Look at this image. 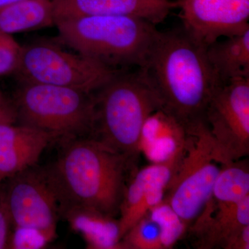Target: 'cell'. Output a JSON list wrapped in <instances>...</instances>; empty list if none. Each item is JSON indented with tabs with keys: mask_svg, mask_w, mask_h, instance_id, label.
<instances>
[{
	"mask_svg": "<svg viewBox=\"0 0 249 249\" xmlns=\"http://www.w3.org/2000/svg\"><path fill=\"white\" fill-rule=\"evenodd\" d=\"M55 24L53 0H22L0 9V34L42 29Z\"/></svg>",
	"mask_w": 249,
	"mask_h": 249,
	"instance_id": "2e32d148",
	"label": "cell"
},
{
	"mask_svg": "<svg viewBox=\"0 0 249 249\" xmlns=\"http://www.w3.org/2000/svg\"><path fill=\"white\" fill-rule=\"evenodd\" d=\"M66 219L73 229L83 234L90 249H122L118 218L85 212Z\"/></svg>",
	"mask_w": 249,
	"mask_h": 249,
	"instance_id": "e0dca14e",
	"label": "cell"
},
{
	"mask_svg": "<svg viewBox=\"0 0 249 249\" xmlns=\"http://www.w3.org/2000/svg\"><path fill=\"white\" fill-rule=\"evenodd\" d=\"M13 229L9 211L2 195H0V249L12 248Z\"/></svg>",
	"mask_w": 249,
	"mask_h": 249,
	"instance_id": "44dd1931",
	"label": "cell"
},
{
	"mask_svg": "<svg viewBox=\"0 0 249 249\" xmlns=\"http://www.w3.org/2000/svg\"><path fill=\"white\" fill-rule=\"evenodd\" d=\"M21 1L22 0H0V9Z\"/></svg>",
	"mask_w": 249,
	"mask_h": 249,
	"instance_id": "603a6c76",
	"label": "cell"
},
{
	"mask_svg": "<svg viewBox=\"0 0 249 249\" xmlns=\"http://www.w3.org/2000/svg\"><path fill=\"white\" fill-rule=\"evenodd\" d=\"M147 214L160 228L163 249L173 248L187 232L184 223L164 199Z\"/></svg>",
	"mask_w": 249,
	"mask_h": 249,
	"instance_id": "ac0fdd59",
	"label": "cell"
},
{
	"mask_svg": "<svg viewBox=\"0 0 249 249\" xmlns=\"http://www.w3.org/2000/svg\"><path fill=\"white\" fill-rule=\"evenodd\" d=\"M222 165L206 124L184 139V150L167 188L164 200L188 229L212 194Z\"/></svg>",
	"mask_w": 249,
	"mask_h": 249,
	"instance_id": "52a82bcc",
	"label": "cell"
},
{
	"mask_svg": "<svg viewBox=\"0 0 249 249\" xmlns=\"http://www.w3.org/2000/svg\"><path fill=\"white\" fill-rule=\"evenodd\" d=\"M59 139L29 126L0 124V182L37 165L46 148Z\"/></svg>",
	"mask_w": 249,
	"mask_h": 249,
	"instance_id": "7c38bea8",
	"label": "cell"
},
{
	"mask_svg": "<svg viewBox=\"0 0 249 249\" xmlns=\"http://www.w3.org/2000/svg\"><path fill=\"white\" fill-rule=\"evenodd\" d=\"M14 106L19 124L53 134L62 142L92 137L96 118L93 92L22 82Z\"/></svg>",
	"mask_w": 249,
	"mask_h": 249,
	"instance_id": "5b68a950",
	"label": "cell"
},
{
	"mask_svg": "<svg viewBox=\"0 0 249 249\" xmlns=\"http://www.w3.org/2000/svg\"><path fill=\"white\" fill-rule=\"evenodd\" d=\"M55 24L64 43L113 70L142 67L159 31L148 21L127 16H73Z\"/></svg>",
	"mask_w": 249,
	"mask_h": 249,
	"instance_id": "3957f363",
	"label": "cell"
},
{
	"mask_svg": "<svg viewBox=\"0 0 249 249\" xmlns=\"http://www.w3.org/2000/svg\"><path fill=\"white\" fill-rule=\"evenodd\" d=\"M205 122L221 165L248 158L249 78L217 86L206 106Z\"/></svg>",
	"mask_w": 249,
	"mask_h": 249,
	"instance_id": "9c48e42d",
	"label": "cell"
},
{
	"mask_svg": "<svg viewBox=\"0 0 249 249\" xmlns=\"http://www.w3.org/2000/svg\"><path fill=\"white\" fill-rule=\"evenodd\" d=\"M54 18L116 16L139 18L157 25L178 8V0H53Z\"/></svg>",
	"mask_w": 249,
	"mask_h": 249,
	"instance_id": "4fadbf2b",
	"label": "cell"
},
{
	"mask_svg": "<svg viewBox=\"0 0 249 249\" xmlns=\"http://www.w3.org/2000/svg\"><path fill=\"white\" fill-rule=\"evenodd\" d=\"M183 142L166 160L136 170L129 179L118 217L121 240L152 207L164 199L170 180L182 157Z\"/></svg>",
	"mask_w": 249,
	"mask_h": 249,
	"instance_id": "8fae6325",
	"label": "cell"
},
{
	"mask_svg": "<svg viewBox=\"0 0 249 249\" xmlns=\"http://www.w3.org/2000/svg\"><path fill=\"white\" fill-rule=\"evenodd\" d=\"M22 47L12 36L0 34V76L16 74L22 58Z\"/></svg>",
	"mask_w": 249,
	"mask_h": 249,
	"instance_id": "ffe728a7",
	"label": "cell"
},
{
	"mask_svg": "<svg viewBox=\"0 0 249 249\" xmlns=\"http://www.w3.org/2000/svg\"><path fill=\"white\" fill-rule=\"evenodd\" d=\"M122 249H163L160 228L145 214L121 240Z\"/></svg>",
	"mask_w": 249,
	"mask_h": 249,
	"instance_id": "d6986e66",
	"label": "cell"
},
{
	"mask_svg": "<svg viewBox=\"0 0 249 249\" xmlns=\"http://www.w3.org/2000/svg\"><path fill=\"white\" fill-rule=\"evenodd\" d=\"M64 142L56 160L43 168L58 196L61 217L91 212L119 217L139 157L114 151L91 137Z\"/></svg>",
	"mask_w": 249,
	"mask_h": 249,
	"instance_id": "6da1fadb",
	"label": "cell"
},
{
	"mask_svg": "<svg viewBox=\"0 0 249 249\" xmlns=\"http://www.w3.org/2000/svg\"><path fill=\"white\" fill-rule=\"evenodd\" d=\"M183 30L204 47L249 29V0H178Z\"/></svg>",
	"mask_w": 249,
	"mask_h": 249,
	"instance_id": "30bf717a",
	"label": "cell"
},
{
	"mask_svg": "<svg viewBox=\"0 0 249 249\" xmlns=\"http://www.w3.org/2000/svg\"><path fill=\"white\" fill-rule=\"evenodd\" d=\"M224 249H249V225L231 236L224 244Z\"/></svg>",
	"mask_w": 249,
	"mask_h": 249,
	"instance_id": "7402d4cb",
	"label": "cell"
},
{
	"mask_svg": "<svg viewBox=\"0 0 249 249\" xmlns=\"http://www.w3.org/2000/svg\"><path fill=\"white\" fill-rule=\"evenodd\" d=\"M138 70L155 93L160 110L190 135L205 122V111L219 83L206 47L181 29L159 31Z\"/></svg>",
	"mask_w": 249,
	"mask_h": 249,
	"instance_id": "7a4b0ae2",
	"label": "cell"
},
{
	"mask_svg": "<svg viewBox=\"0 0 249 249\" xmlns=\"http://www.w3.org/2000/svg\"><path fill=\"white\" fill-rule=\"evenodd\" d=\"M2 195L11 217L12 248H37L57 235L60 203L43 168L36 165L9 178Z\"/></svg>",
	"mask_w": 249,
	"mask_h": 249,
	"instance_id": "8992f818",
	"label": "cell"
},
{
	"mask_svg": "<svg viewBox=\"0 0 249 249\" xmlns=\"http://www.w3.org/2000/svg\"><path fill=\"white\" fill-rule=\"evenodd\" d=\"M206 52L219 84L249 78V29L215 41Z\"/></svg>",
	"mask_w": 249,
	"mask_h": 249,
	"instance_id": "9a60e30c",
	"label": "cell"
},
{
	"mask_svg": "<svg viewBox=\"0 0 249 249\" xmlns=\"http://www.w3.org/2000/svg\"><path fill=\"white\" fill-rule=\"evenodd\" d=\"M118 71L81 54L67 52L53 44L37 42L22 47L16 75L22 82L93 93Z\"/></svg>",
	"mask_w": 249,
	"mask_h": 249,
	"instance_id": "ba28073f",
	"label": "cell"
},
{
	"mask_svg": "<svg viewBox=\"0 0 249 249\" xmlns=\"http://www.w3.org/2000/svg\"><path fill=\"white\" fill-rule=\"evenodd\" d=\"M249 225V196L236 203L210 197L188 231L194 235L196 249L222 248L231 236Z\"/></svg>",
	"mask_w": 249,
	"mask_h": 249,
	"instance_id": "5bb4252c",
	"label": "cell"
},
{
	"mask_svg": "<svg viewBox=\"0 0 249 249\" xmlns=\"http://www.w3.org/2000/svg\"><path fill=\"white\" fill-rule=\"evenodd\" d=\"M96 108L91 138L119 153L138 157L147 119L160 104L137 69L134 73L118 71L93 92Z\"/></svg>",
	"mask_w": 249,
	"mask_h": 249,
	"instance_id": "277c9868",
	"label": "cell"
}]
</instances>
